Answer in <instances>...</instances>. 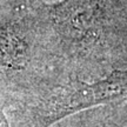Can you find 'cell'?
<instances>
[{
  "instance_id": "cell-1",
  "label": "cell",
  "mask_w": 127,
  "mask_h": 127,
  "mask_svg": "<svg viewBox=\"0 0 127 127\" xmlns=\"http://www.w3.org/2000/svg\"><path fill=\"white\" fill-rule=\"evenodd\" d=\"M127 98V72L113 73L106 79L75 82L51 94L35 111V127H50L81 109Z\"/></svg>"
},
{
  "instance_id": "cell-2",
  "label": "cell",
  "mask_w": 127,
  "mask_h": 127,
  "mask_svg": "<svg viewBox=\"0 0 127 127\" xmlns=\"http://www.w3.org/2000/svg\"><path fill=\"white\" fill-rule=\"evenodd\" d=\"M52 17L65 38L82 44L99 36L101 30L99 0H63L52 6Z\"/></svg>"
}]
</instances>
